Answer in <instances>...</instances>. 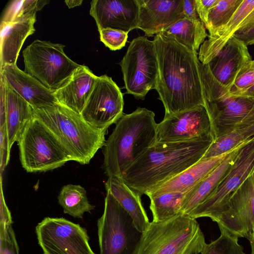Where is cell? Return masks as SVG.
I'll use <instances>...</instances> for the list:
<instances>
[{"mask_svg":"<svg viewBox=\"0 0 254 254\" xmlns=\"http://www.w3.org/2000/svg\"><path fill=\"white\" fill-rule=\"evenodd\" d=\"M153 40L158 62L155 89L165 108L164 117L205 106L198 53L161 33Z\"/></svg>","mask_w":254,"mask_h":254,"instance_id":"6da1fadb","label":"cell"},{"mask_svg":"<svg viewBox=\"0 0 254 254\" xmlns=\"http://www.w3.org/2000/svg\"><path fill=\"white\" fill-rule=\"evenodd\" d=\"M212 136L179 142H156L124 174L122 180L140 196L157 187L202 158Z\"/></svg>","mask_w":254,"mask_h":254,"instance_id":"7a4b0ae2","label":"cell"},{"mask_svg":"<svg viewBox=\"0 0 254 254\" xmlns=\"http://www.w3.org/2000/svg\"><path fill=\"white\" fill-rule=\"evenodd\" d=\"M155 114L138 107L123 114L106 141L103 168L108 178L121 179L124 173L156 141Z\"/></svg>","mask_w":254,"mask_h":254,"instance_id":"3957f363","label":"cell"},{"mask_svg":"<svg viewBox=\"0 0 254 254\" xmlns=\"http://www.w3.org/2000/svg\"><path fill=\"white\" fill-rule=\"evenodd\" d=\"M33 114L57 139L70 161L87 164L105 145L108 128L93 127L80 114L59 103L33 108Z\"/></svg>","mask_w":254,"mask_h":254,"instance_id":"277c9868","label":"cell"},{"mask_svg":"<svg viewBox=\"0 0 254 254\" xmlns=\"http://www.w3.org/2000/svg\"><path fill=\"white\" fill-rule=\"evenodd\" d=\"M205 244L196 219L181 214L150 222L133 254H199Z\"/></svg>","mask_w":254,"mask_h":254,"instance_id":"5b68a950","label":"cell"},{"mask_svg":"<svg viewBox=\"0 0 254 254\" xmlns=\"http://www.w3.org/2000/svg\"><path fill=\"white\" fill-rule=\"evenodd\" d=\"M205 107L213 140L235 130L254 105V99L229 93L212 75L207 64H200Z\"/></svg>","mask_w":254,"mask_h":254,"instance_id":"8992f818","label":"cell"},{"mask_svg":"<svg viewBox=\"0 0 254 254\" xmlns=\"http://www.w3.org/2000/svg\"><path fill=\"white\" fill-rule=\"evenodd\" d=\"M17 142L22 166L27 172L52 170L70 161L57 139L34 117L27 124Z\"/></svg>","mask_w":254,"mask_h":254,"instance_id":"52a82bcc","label":"cell"},{"mask_svg":"<svg viewBox=\"0 0 254 254\" xmlns=\"http://www.w3.org/2000/svg\"><path fill=\"white\" fill-rule=\"evenodd\" d=\"M64 47L62 44L34 40L22 53L24 71L50 89L57 90L80 65L67 57Z\"/></svg>","mask_w":254,"mask_h":254,"instance_id":"ba28073f","label":"cell"},{"mask_svg":"<svg viewBox=\"0 0 254 254\" xmlns=\"http://www.w3.org/2000/svg\"><path fill=\"white\" fill-rule=\"evenodd\" d=\"M97 228L100 254H133L142 235L130 216L109 192Z\"/></svg>","mask_w":254,"mask_h":254,"instance_id":"9c48e42d","label":"cell"},{"mask_svg":"<svg viewBox=\"0 0 254 254\" xmlns=\"http://www.w3.org/2000/svg\"><path fill=\"white\" fill-rule=\"evenodd\" d=\"M126 93L143 100L150 90L156 88L158 62L154 40L139 36L130 43L120 63Z\"/></svg>","mask_w":254,"mask_h":254,"instance_id":"30bf717a","label":"cell"},{"mask_svg":"<svg viewBox=\"0 0 254 254\" xmlns=\"http://www.w3.org/2000/svg\"><path fill=\"white\" fill-rule=\"evenodd\" d=\"M44 254H96L85 228L64 218H44L35 227Z\"/></svg>","mask_w":254,"mask_h":254,"instance_id":"8fae6325","label":"cell"},{"mask_svg":"<svg viewBox=\"0 0 254 254\" xmlns=\"http://www.w3.org/2000/svg\"><path fill=\"white\" fill-rule=\"evenodd\" d=\"M254 173V141H252L241 147L231 168L214 192L189 216L194 219L207 217L213 220L230 196Z\"/></svg>","mask_w":254,"mask_h":254,"instance_id":"7c38bea8","label":"cell"},{"mask_svg":"<svg viewBox=\"0 0 254 254\" xmlns=\"http://www.w3.org/2000/svg\"><path fill=\"white\" fill-rule=\"evenodd\" d=\"M123 94L112 77L97 76L80 115L97 128H108L123 115Z\"/></svg>","mask_w":254,"mask_h":254,"instance_id":"4fadbf2b","label":"cell"},{"mask_svg":"<svg viewBox=\"0 0 254 254\" xmlns=\"http://www.w3.org/2000/svg\"><path fill=\"white\" fill-rule=\"evenodd\" d=\"M213 221L238 238L249 239L254 227V173L230 196Z\"/></svg>","mask_w":254,"mask_h":254,"instance_id":"5bb4252c","label":"cell"},{"mask_svg":"<svg viewBox=\"0 0 254 254\" xmlns=\"http://www.w3.org/2000/svg\"><path fill=\"white\" fill-rule=\"evenodd\" d=\"M209 136H212L211 122L203 105L164 117L157 125L156 142L185 141Z\"/></svg>","mask_w":254,"mask_h":254,"instance_id":"9a60e30c","label":"cell"},{"mask_svg":"<svg viewBox=\"0 0 254 254\" xmlns=\"http://www.w3.org/2000/svg\"><path fill=\"white\" fill-rule=\"evenodd\" d=\"M139 8L137 0H93L90 14L98 31L111 28L128 33L137 28Z\"/></svg>","mask_w":254,"mask_h":254,"instance_id":"2e32d148","label":"cell"},{"mask_svg":"<svg viewBox=\"0 0 254 254\" xmlns=\"http://www.w3.org/2000/svg\"><path fill=\"white\" fill-rule=\"evenodd\" d=\"M139 12L137 28L152 36L184 17V0H137Z\"/></svg>","mask_w":254,"mask_h":254,"instance_id":"e0dca14e","label":"cell"},{"mask_svg":"<svg viewBox=\"0 0 254 254\" xmlns=\"http://www.w3.org/2000/svg\"><path fill=\"white\" fill-rule=\"evenodd\" d=\"M0 123L6 124L9 150L17 141L28 122L33 118V108L0 78Z\"/></svg>","mask_w":254,"mask_h":254,"instance_id":"ac0fdd59","label":"cell"},{"mask_svg":"<svg viewBox=\"0 0 254 254\" xmlns=\"http://www.w3.org/2000/svg\"><path fill=\"white\" fill-rule=\"evenodd\" d=\"M254 26V0H243L234 14L224 26L200 46L198 58L202 64H207L238 32L249 30Z\"/></svg>","mask_w":254,"mask_h":254,"instance_id":"d6986e66","label":"cell"},{"mask_svg":"<svg viewBox=\"0 0 254 254\" xmlns=\"http://www.w3.org/2000/svg\"><path fill=\"white\" fill-rule=\"evenodd\" d=\"M0 74L6 83L24 99L33 108H40L58 103L54 95L56 91L46 87L38 79L16 64L0 68Z\"/></svg>","mask_w":254,"mask_h":254,"instance_id":"ffe728a7","label":"cell"},{"mask_svg":"<svg viewBox=\"0 0 254 254\" xmlns=\"http://www.w3.org/2000/svg\"><path fill=\"white\" fill-rule=\"evenodd\" d=\"M251 60L248 46L233 36L207 64L213 76L228 89L241 69Z\"/></svg>","mask_w":254,"mask_h":254,"instance_id":"44dd1931","label":"cell"},{"mask_svg":"<svg viewBox=\"0 0 254 254\" xmlns=\"http://www.w3.org/2000/svg\"><path fill=\"white\" fill-rule=\"evenodd\" d=\"M36 13H28L11 22L0 23V68L6 65L16 64L25 40L35 31Z\"/></svg>","mask_w":254,"mask_h":254,"instance_id":"7402d4cb","label":"cell"},{"mask_svg":"<svg viewBox=\"0 0 254 254\" xmlns=\"http://www.w3.org/2000/svg\"><path fill=\"white\" fill-rule=\"evenodd\" d=\"M97 77L88 66L80 65L70 78L54 92L58 103L80 114Z\"/></svg>","mask_w":254,"mask_h":254,"instance_id":"603a6c76","label":"cell"},{"mask_svg":"<svg viewBox=\"0 0 254 254\" xmlns=\"http://www.w3.org/2000/svg\"><path fill=\"white\" fill-rule=\"evenodd\" d=\"M230 152L220 156L200 160L180 174L150 190L146 195L150 198L168 192L187 193L210 174Z\"/></svg>","mask_w":254,"mask_h":254,"instance_id":"cb8c5ba5","label":"cell"},{"mask_svg":"<svg viewBox=\"0 0 254 254\" xmlns=\"http://www.w3.org/2000/svg\"><path fill=\"white\" fill-rule=\"evenodd\" d=\"M243 144L230 152L210 174L186 193L180 209L181 214L189 215L211 195L231 168Z\"/></svg>","mask_w":254,"mask_h":254,"instance_id":"d4e9b609","label":"cell"},{"mask_svg":"<svg viewBox=\"0 0 254 254\" xmlns=\"http://www.w3.org/2000/svg\"><path fill=\"white\" fill-rule=\"evenodd\" d=\"M105 187L106 191L110 192L130 216L136 229L142 233L150 222L142 204L141 196L118 178H108Z\"/></svg>","mask_w":254,"mask_h":254,"instance_id":"484cf974","label":"cell"},{"mask_svg":"<svg viewBox=\"0 0 254 254\" xmlns=\"http://www.w3.org/2000/svg\"><path fill=\"white\" fill-rule=\"evenodd\" d=\"M175 39L193 52H197L208 34L202 21L192 22L185 17L161 32Z\"/></svg>","mask_w":254,"mask_h":254,"instance_id":"4316f807","label":"cell"},{"mask_svg":"<svg viewBox=\"0 0 254 254\" xmlns=\"http://www.w3.org/2000/svg\"><path fill=\"white\" fill-rule=\"evenodd\" d=\"M58 199L64 212L74 218L81 219L84 213H90L95 208L89 203L86 190L79 185L64 186Z\"/></svg>","mask_w":254,"mask_h":254,"instance_id":"83f0119b","label":"cell"},{"mask_svg":"<svg viewBox=\"0 0 254 254\" xmlns=\"http://www.w3.org/2000/svg\"><path fill=\"white\" fill-rule=\"evenodd\" d=\"M186 193L168 192L150 197L152 221L162 222L181 214L180 209Z\"/></svg>","mask_w":254,"mask_h":254,"instance_id":"f1b7e54d","label":"cell"},{"mask_svg":"<svg viewBox=\"0 0 254 254\" xmlns=\"http://www.w3.org/2000/svg\"><path fill=\"white\" fill-rule=\"evenodd\" d=\"M243 0H218L209 12L205 26L209 35L214 34L230 20Z\"/></svg>","mask_w":254,"mask_h":254,"instance_id":"f546056e","label":"cell"},{"mask_svg":"<svg viewBox=\"0 0 254 254\" xmlns=\"http://www.w3.org/2000/svg\"><path fill=\"white\" fill-rule=\"evenodd\" d=\"M220 237L215 241L205 244L201 254H245L238 243V237L233 235L222 226Z\"/></svg>","mask_w":254,"mask_h":254,"instance_id":"4dcf8cb0","label":"cell"},{"mask_svg":"<svg viewBox=\"0 0 254 254\" xmlns=\"http://www.w3.org/2000/svg\"><path fill=\"white\" fill-rule=\"evenodd\" d=\"M245 143L241 134L235 129L213 140L201 160L224 155Z\"/></svg>","mask_w":254,"mask_h":254,"instance_id":"1f68e13d","label":"cell"},{"mask_svg":"<svg viewBox=\"0 0 254 254\" xmlns=\"http://www.w3.org/2000/svg\"><path fill=\"white\" fill-rule=\"evenodd\" d=\"M49 2L47 0H14L8 5L1 22L9 23L26 14L40 10Z\"/></svg>","mask_w":254,"mask_h":254,"instance_id":"d6a6232c","label":"cell"},{"mask_svg":"<svg viewBox=\"0 0 254 254\" xmlns=\"http://www.w3.org/2000/svg\"><path fill=\"white\" fill-rule=\"evenodd\" d=\"M253 85H254V60H251L241 69L233 83L227 89L230 94L238 95Z\"/></svg>","mask_w":254,"mask_h":254,"instance_id":"836d02e7","label":"cell"},{"mask_svg":"<svg viewBox=\"0 0 254 254\" xmlns=\"http://www.w3.org/2000/svg\"><path fill=\"white\" fill-rule=\"evenodd\" d=\"M99 33L101 41L112 51L125 47L128 37V33L111 28L103 29Z\"/></svg>","mask_w":254,"mask_h":254,"instance_id":"e575fe53","label":"cell"},{"mask_svg":"<svg viewBox=\"0 0 254 254\" xmlns=\"http://www.w3.org/2000/svg\"><path fill=\"white\" fill-rule=\"evenodd\" d=\"M12 224H0V254H19Z\"/></svg>","mask_w":254,"mask_h":254,"instance_id":"d590c367","label":"cell"},{"mask_svg":"<svg viewBox=\"0 0 254 254\" xmlns=\"http://www.w3.org/2000/svg\"><path fill=\"white\" fill-rule=\"evenodd\" d=\"M236 129L241 134L246 142L254 141V105Z\"/></svg>","mask_w":254,"mask_h":254,"instance_id":"8d00e7d4","label":"cell"},{"mask_svg":"<svg viewBox=\"0 0 254 254\" xmlns=\"http://www.w3.org/2000/svg\"><path fill=\"white\" fill-rule=\"evenodd\" d=\"M0 170L1 174L7 165L10 150L8 147V141L5 123H0Z\"/></svg>","mask_w":254,"mask_h":254,"instance_id":"74e56055","label":"cell"},{"mask_svg":"<svg viewBox=\"0 0 254 254\" xmlns=\"http://www.w3.org/2000/svg\"><path fill=\"white\" fill-rule=\"evenodd\" d=\"M217 1L218 0H195L197 14L205 26L207 23L209 11Z\"/></svg>","mask_w":254,"mask_h":254,"instance_id":"f35d334b","label":"cell"},{"mask_svg":"<svg viewBox=\"0 0 254 254\" xmlns=\"http://www.w3.org/2000/svg\"><path fill=\"white\" fill-rule=\"evenodd\" d=\"M183 13L185 18L192 22L201 21L196 11L195 0H184Z\"/></svg>","mask_w":254,"mask_h":254,"instance_id":"ab89813d","label":"cell"},{"mask_svg":"<svg viewBox=\"0 0 254 254\" xmlns=\"http://www.w3.org/2000/svg\"><path fill=\"white\" fill-rule=\"evenodd\" d=\"M247 46L254 44V26L251 29L236 33L233 36Z\"/></svg>","mask_w":254,"mask_h":254,"instance_id":"60d3db41","label":"cell"},{"mask_svg":"<svg viewBox=\"0 0 254 254\" xmlns=\"http://www.w3.org/2000/svg\"><path fill=\"white\" fill-rule=\"evenodd\" d=\"M65 3L69 8L80 5L83 1L82 0H66Z\"/></svg>","mask_w":254,"mask_h":254,"instance_id":"b9f144b4","label":"cell"},{"mask_svg":"<svg viewBox=\"0 0 254 254\" xmlns=\"http://www.w3.org/2000/svg\"><path fill=\"white\" fill-rule=\"evenodd\" d=\"M238 95L246 96L254 99V85L242 92Z\"/></svg>","mask_w":254,"mask_h":254,"instance_id":"7bdbcfd3","label":"cell"},{"mask_svg":"<svg viewBox=\"0 0 254 254\" xmlns=\"http://www.w3.org/2000/svg\"><path fill=\"white\" fill-rule=\"evenodd\" d=\"M251 246V254H254V236L252 234L249 239Z\"/></svg>","mask_w":254,"mask_h":254,"instance_id":"ee69618b","label":"cell"},{"mask_svg":"<svg viewBox=\"0 0 254 254\" xmlns=\"http://www.w3.org/2000/svg\"><path fill=\"white\" fill-rule=\"evenodd\" d=\"M252 235L254 236V229H253Z\"/></svg>","mask_w":254,"mask_h":254,"instance_id":"f6af8a7d","label":"cell"}]
</instances>
